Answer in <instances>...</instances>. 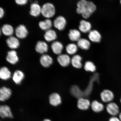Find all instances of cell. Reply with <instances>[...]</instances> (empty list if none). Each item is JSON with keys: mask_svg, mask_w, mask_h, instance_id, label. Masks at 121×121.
<instances>
[{"mask_svg": "<svg viewBox=\"0 0 121 121\" xmlns=\"http://www.w3.org/2000/svg\"><path fill=\"white\" fill-rule=\"evenodd\" d=\"M77 13L81 14L85 19H87L94 13L96 7L93 2L85 0H82L77 4Z\"/></svg>", "mask_w": 121, "mask_h": 121, "instance_id": "cell-1", "label": "cell"}, {"mask_svg": "<svg viewBox=\"0 0 121 121\" xmlns=\"http://www.w3.org/2000/svg\"><path fill=\"white\" fill-rule=\"evenodd\" d=\"M55 13V8L52 4L46 3L41 7V13L45 17L49 18L52 17Z\"/></svg>", "mask_w": 121, "mask_h": 121, "instance_id": "cell-2", "label": "cell"}, {"mask_svg": "<svg viewBox=\"0 0 121 121\" xmlns=\"http://www.w3.org/2000/svg\"><path fill=\"white\" fill-rule=\"evenodd\" d=\"M0 116L2 118H12L13 117L10 107L6 105H1L0 107Z\"/></svg>", "mask_w": 121, "mask_h": 121, "instance_id": "cell-3", "label": "cell"}, {"mask_svg": "<svg viewBox=\"0 0 121 121\" xmlns=\"http://www.w3.org/2000/svg\"><path fill=\"white\" fill-rule=\"evenodd\" d=\"M66 23V19L64 17L61 16H59L56 18L54 22V27L60 31L64 29Z\"/></svg>", "mask_w": 121, "mask_h": 121, "instance_id": "cell-4", "label": "cell"}, {"mask_svg": "<svg viewBox=\"0 0 121 121\" xmlns=\"http://www.w3.org/2000/svg\"><path fill=\"white\" fill-rule=\"evenodd\" d=\"M100 97L103 102L108 103L110 102L113 100L114 96L113 92L111 91L105 90L101 92Z\"/></svg>", "mask_w": 121, "mask_h": 121, "instance_id": "cell-5", "label": "cell"}, {"mask_svg": "<svg viewBox=\"0 0 121 121\" xmlns=\"http://www.w3.org/2000/svg\"><path fill=\"white\" fill-rule=\"evenodd\" d=\"M12 91L10 89L5 86L1 87L0 89V100L4 102L9 99L12 95Z\"/></svg>", "mask_w": 121, "mask_h": 121, "instance_id": "cell-6", "label": "cell"}, {"mask_svg": "<svg viewBox=\"0 0 121 121\" xmlns=\"http://www.w3.org/2000/svg\"><path fill=\"white\" fill-rule=\"evenodd\" d=\"M107 112L113 116H116L119 114V109L118 106L113 102H110L106 107Z\"/></svg>", "mask_w": 121, "mask_h": 121, "instance_id": "cell-7", "label": "cell"}, {"mask_svg": "<svg viewBox=\"0 0 121 121\" xmlns=\"http://www.w3.org/2000/svg\"><path fill=\"white\" fill-rule=\"evenodd\" d=\"M15 34L17 37L19 38L24 39L28 35V31L25 26L20 25L16 27L15 30Z\"/></svg>", "mask_w": 121, "mask_h": 121, "instance_id": "cell-8", "label": "cell"}, {"mask_svg": "<svg viewBox=\"0 0 121 121\" xmlns=\"http://www.w3.org/2000/svg\"><path fill=\"white\" fill-rule=\"evenodd\" d=\"M6 60L11 64H16L19 60V58L16 51L13 50L8 51Z\"/></svg>", "mask_w": 121, "mask_h": 121, "instance_id": "cell-9", "label": "cell"}, {"mask_svg": "<svg viewBox=\"0 0 121 121\" xmlns=\"http://www.w3.org/2000/svg\"><path fill=\"white\" fill-rule=\"evenodd\" d=\"M49 102L51 105L57 106L60 105L61 103V97L59 94L53 93L49 97Z\"/></svg>", "mask_w": 121, "mask_h": 121, "instance_id": "cell-10", "label": "cell"}, {"mask_svg": "<svg viewBox=\"0 0 121 121\" xmlns=\"http://www.w3.org/2000/svg\"><path fill=\"white\" fill-rule=\"evenodd\" d=\"M57 60L60 65L63 67L69 66L71 63L70 57L67 54H60L57 57Z\"/></svg>", "mask_w": 121, "mask_h": 121, "instance_id": "cell-11", "label": "cell"}, {"mask_svg": "<svg viewBox=\"0 0 121 121\" xmlns=\"http://www.w3.org/2000/svg\"><path fill=\"white\" fill-rule=\"evenodd\" d=\"M40 61L41 64L45 68L49 67L52 64L53 62L52 57L46 54L40 57Z\"/></svg>", "mask_w": 121, "mask_h": 121, "instance_id": "cell-12", "label": "cell"}, {"mask_svg": "<svg viewBox=\"0 0 121 121\" xmlns=\"http://www.w3.org/2000/svg\"><path fill=\"white\" fill-rule=\"evenodd\" d=\"M91 105L90 101L89 100L82 97L79 98L77 102L78 108L81 110H87L88 109Z\"/></svg>", "mask_w": 121, "mask_h": 121, "instance_id": "cell-13", "label": "cell"}, {"mask_svg": "<svg viewBox=\"0 0 121 121\" xmlns=\"http://www.w3.org/2000/svg\"><path fill=\"white\" fill-rule=\"evenodd\" d=\"M25 78V75L23 72L20 70L15 71L13 76V80L15 84H20Z\"/></svg>", "mask_w": 121, "mask_h": 121, "instance_id": "cell-14", "label": "cell"}, {"mask_svg": "<svg viewBox=\"0 0 121 121\" xmlns=\"http://www.w3.org/2000/svg\"><path fill=\"white\" fill-rule=\"evenodd\" d=\"M35 49L38 53L43 54L47 52L48 47L47 44L44 42L39 41L36 44Z\"/></svg>", "mask_w": 121, "mask_h": 121, "instance_id": "cell-15", "label": "cell"}, {"mask_svg": "<svg viewBox=\"0 0 121 121\" xmlns=\"http://www.w3.org/2000/svg\"><path fill=\"white\" fill-rule=\"evenodd\" d=\"M8 46L12 49H16L19 45L18 39L13 36H10L6 40Z\"/></svg>", "mask_w": 121, "mask_h": 121, "instance_id": "cell-16", "label": "cell"}, {"mask_svg": "<svg viewBox=\"0 0 121 121\" xmlns=\"http://www.w3.org/2000/svg\"><path fill=\"white\" fill-rule=\"evenodd\" d=\"M30 13L31 16L34 17L38 16L41 13V8L37 3H35L31 4Z\"/></svg>", "mask_w": 121, "mask_h": 121, "instance_id": "cell-17", "label": "cell"}, {"mask_svg": "<svg viewBox=\"0 0 121 121\" xmlns=\"http://www.w3.org/2000/svg\"><path fill=\"white\" fill-rule=\"evenodd\" d=\"M51 48L53 52L57 55H60L63 49V45L61 43L58 41L53 42L51 45Z\"/></svg>", "mask_w": 121, "mask_h": 121, "instance_id": "cell-18", "label": "cell"}, {"mask_svg": "<svg viewBox=\"0 0 121 121\" xmlns=\"http://www.w3.org/2000/svg\"><path fill=\"white\" fill-rule=\"evenodd\" d=\"M88 37L91 41L97 43L100 41L101 39V35L96 30L90 31L89 33Z\"/></svg>", "mask_w": 121, "mask_h": 121, "instance_id": "cell-19", "label": "cell"}, {"mask_svg": "<svg viewBox=\"0 0 121 121\" xmlns=\"http://www.w3.org/2000/svg\"><path fill=\"white\" fill-rule=\"evenodd\" d=\"M91 25L90 22L84 20H82L80 22L79 29L80 31L84 33L90 31Z\"/></svg>", "mask_w": 121, "mask_h": 121, "instance_id": "cell-20", "label": "cell"}, {"mask_svg": "<svg viewBox=\"0 0 121 121\" xmlns=\"http://www.w3.org/2000/svg\"><path fill=\"white\" fill-rule=\"evenodd\" d=\"M82 58L78 55L74 56L71 60V63L74 67L77 69H81L82 66L81 61Z\"/></svg>", "mask_w": 121, "mask_h": 121, "instance_id": "cell-21", "label": "cell"}, {"mask_svg": "<svg viewBox=\"0 0 121 121\" xmlns=\"http://www.w3.org/2000/svg\"><path fill=\"white\" fill-rule=\"evenodd\" d=\"M44 36L45 40L49 42L55 40L57 37V34L55 31L51 29L47 30Z\"/></svg>", "mask_w": 121, "mask_h": 121, "instance_id": "cell-22", "label": "cell"}, {"mask_svg": "<svg viewBox=\"0 0 121 121\" xmlns=\"http://www.w3.org/2000/svg\"><path fill=\"white\" fill-rule=\"evenodd\" d=\"M11 77V73L7 67L4 66L0 69V78L4 80L9 79Z\"/></svg>", "mask_w": 121, "mask_h": 121, "instance_id": "cell-23", "label": "cell"}, {"mask_svg": "<svg viewBox=\"0 0 121 121\" xmlns=\"http://www.w3.org/2000/svg\"><path fill=\"white\" fill-rule=\"evenodd\" d=\"M68 35L69 39L72 41H78L81 39V33L77 30H70Z\"/></svg>", "mask_w": 121, "mask_h": 121, "instance_id": "cell-24", "label": "cell"}, {"mask_svg": "<svg viewBox=\"0 0 121 121\" xmlns=\"http://www.w3.org/2000/svg\"><path fill=\"white\" fill-rule=\"evenodd\" d=\"M77 42L78 46L82 49L87 50L90 48V42L86 39L81 38Z\"/></svg>", "mask_w": 121, "mask_h": 121, "instance_id": "cell-25", "label": "cell"}, {"mask_svg": "<svg viewBox=\"0 0 121 121\" xmlns=\"http://www.w3.org/2000/svg\"><path fill=\"white\" fill-rule=\"evenodd\" d=\"M91 106L92 110L96 112H100L104 110V105L96 100L93 101Z\"/></svg>", "mask_w": 121, "mask_h": 121, "instance_id": "cell-26", "label": "cell"}, {"mask_svg": "<svg viewBox=\"0 0 121 121\" xmlns=\"http://www.w3.org/2000/svg\"><path fill=\"white\" fill-rule=\"evenodd\" d=\"M39 26L42 30H48L50 29L52 26V22L51 20L47 19L39 22Z\"/></svg>", "mask_w": 121, "mask_h": 121, "instance_id": "cell-27", "label": "cell"}, {"mask_svg": "<svg viewBox=\"0 0 121 121\" xmlns=\"http://www.w3.org/2000/svg\"><path fill=\"white\" fill-rule=\"evenodd\" d=\"M1 31L4 34L7 36H11L13 32V27L9 24H4L1 28Z\"/></svg>", "mask_w": 121, "mask_h": 121, "instance_id": "cell-28", "label": "cell"}, {"mask_svg": "<svg viewBox=\"0 0 121 121\" xmlns=\"http://www.w3.org/2000/svg\"><path fill=\"white\" fill-rule=\"evenodd\" d=\"M77 45L74 43H70L66 47V50L68 54L70 55L75 54L78 51Z\"/></svg>", "mask_w": 121, "mask_h": 121, "instance_id": "cell-29", "label": "cell"}, {"mask_svg": "<svg viewBox=\"0 0 121 121\" xmlns=\"http://www.w3.org/2000/svg\"><path fill=\"white\" fill-rule=\"evenodd\" d=\"M85 70L87 72H95L96 71V68L94 64L92 62H86L84 65Z\"/></svg>", "mask_w": 121, "mask_h": 121, "instance_id": "cell-30", "label": "cell"}, {"mask_svg": "<svg viewBox=\"0 0 121 121\" xmlns=\"http://www.w3.org/2000/svg\"><path fill=\"white\" fill-rule=\"evenodd\" d=\"M16 3L19 5H22L26 4L27 3V0H16Z\"/></svg>", "mask_w": 121, "mask_h": 121, "instance_id": "cell-31", "label": "cell"}, {"mask_svg": "<svg viewBox=\"0 0 121 121\" xmlns=\"http://www.w3.org/2000/svg\"><path fill=\"white\" fill-rule=\"evenodd\" d=\"M109 121H121L119 117L116 116H112L110 118Z\"/></svg>", "mask_w": 121, "mask_h": 121, "instance_id": "cell-32", "label": "cell"}, {"mask_svg": "<svg viewBox=\"0 0 121 121\" xmlns=\"http://www.w3.org/2000/svg\"><path fill=\"white\" fill-rule=\"evenodd\" d=\"M4 14V11L2 8L1 7L0 8V18H1L3 17Z\"/></svg>", "mask_w": 121, "mask_h": 121, "instance_id": "cell-33", "label": "cell"}, {"mask_svg": "<svg viewBox=\"0 0 121 121\" xmlns=\"http://www.w3.org/2000/svg\"><path fill=\"white\" fill-rule=\"evenodd\" d=\"M43 121H51L49 119H44Z\"/></svg>", "mask_w": 121, "mask_h": 121, "instance_id": "cell-34", "label": "cell"}, {"mask_svg": "<svg viewBox=\"0 0 121 121\" xmlns=\"http://www.w3.org/2000/svg\"><path fill=\"white\" fill-rule=\"evenodd\" d=\"M119 118L121 121V112L119 114Z\"/></svg>", "mask_w": 121, "mask_h": 121, "instance_id": "cell-35", "label": "cell"}, {"mask_svg": "<svg viewBox=\"0 0 121 121\" xmlns=\"http://www.w3.org/2000/svg\"><path fill=\"white\" fill-rule=\"evenodd\" d=\"M120 102L121 103V100H120Z\"/></svg>", "mask_w": 121, "mask_h": 121, "instance_id": "cell-36", "label": "cell"}, {"mask_svg": "<svg viewBox=\"0 0 121 121\" xmlns=\"http://www.w3.org/2000/svg\"><path fill=\"white\" fill-rule=\"evenodd\" d=\"M120 3L121 4V1H120Z\"/></svg>", "mask_w": 121, "mask_h": 121, "instance_id": "cell-37", "label": "cell"}]
</instances>
